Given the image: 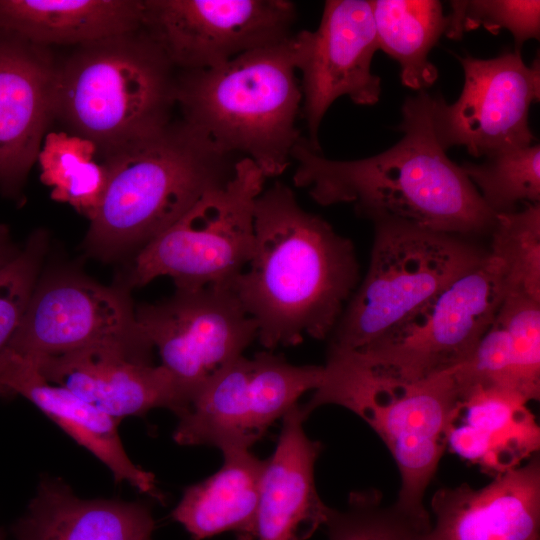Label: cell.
I'll list each match as a JSON object with an SVG mask.
<instances>
[{
    "label": "cell",
    "instance_id": "cell-15",
    "mask_svg": "<svg viewBox=\"0 0 540 540\" xmlns=\"http://www.w3.org/2000/svg\"><path fill=\"white\" fill-rule=\"evenodd\" d=\"M294 62L302 75V109L311 147L321 152L319 128L333 102L347 96L357 105H374L381 78L371 71L379 50L370 2L328 0L319 26L291 36Z\"/></svg>",
    "mask_w": 540,
    "mask_h": 540
},
{
    "label": "cell",
    "instance_id": "cell-9",
    "mask_svg": "<svg viewBox=\"0 0 540 540\" xmlns=\"http://www.w3.org/2000/svg\"><path fill=\"white\" fill-rule=\"evenodd\" d=\"M503 297L497 264L488 253L373 343L336 352L377 378L419 381L461 364L493 323Z\"/></svg>",
    "mask_w": 540,
    "mask_h": 540
},
{
    "label": "cell",
    "instance_id": "cell-3",
    "mask_svg": "<svg viewBox=\"0 0 540 540\" xmlns=\"http://www.w3.org/2000/svg\"><path fill=\"white\" fill-rule=\"evenodd\" d=\"M238 159L181 118L105 157L107 185L87 250L103 260L134 256L203 194L226 183Z\"/></svg>",
    "mask_w": 540,
    "mask_h": 540
},
{
    "label": "cell",
    "instance_id": "cell-27",
    "mask_svg": "<svg viewBox=\"0 0 540 540\" xmlns=\"http://www.w3.org/2000/svg\"><path fill=\"white\" fill-rule=\"evenodd\" d=\"M98 148L91 140L67 132L45 135L37 161L40 179L50 187L53 200L81 208L101 194L106 174L95 161Z\"/></svg>",
    "mask_w": 540,
    "mask_h": 540
},
{
    "label": "cell",
    "instance_id": "cell-32",
    "mask_svg": "<svg viewBox=\"0 0 540 540\" xmlns=\"http://www.w3.org/2000/svg\"><path fill=\"white\" fill-rule=\"evenodd\" d=\"M47 249L43 230L33 232L26 243L0 266V353L16 333L40 279Z\"/></svg>",
    "mask_w": 540,
    "mask_h": 540
},
{
    "label": "cell",
    "instance_id": "cell-33",
    "mask_svg": "<svg viewBox=\"0 0 540 540\" xmlns=\"http://www.w3.org/2000/svg\"><path fill=\"white\" fill-rule=\"evenodd\" d=\"M453 374L459 395L477 386L499 387L518 393L508 335L495 319L471 354L453 368Z\"/></svg>",
    "mask_w": 540,
    "mask_h": 540
},
{
    "label": "cell",
    "instance_id": "cell-1",
    "mask_svg": "<svg viewBox=\"0 0 540 540\" xmlns=\"http://www.w3.org/2000/svg\"><path fill=\"white\" fill-rule=\"evenodd\" d=\"M401 112L402 139L368 158L331 160L302 136L292 152L294 185L321 206L352 204L374 223L396 221L468 238L490 234L495 214L435 138L431 96L419 91Z\"/></svg>",
    "mask_w": 540,
    "mask_h": 540
},
{
    "label": "cell",
    "instance_id": "cell-28",
    "mask_svg": "<svg viewBox=\"0 0 540 540\" xmlns=\"http://www.w3.org/2000/svg\"><path fill=\"white\" fill-rule=\"evenodd\" d=\"M460 167L495 215L515 211L518 204L540 201L539 143L498 153L480 164L464 162Z\"/></svg>",
    "mask_w": 540,
    "mask_h": 540
},
{
    "label": "cell",
    "instance_id": "cell-2",
    "mask_svg": "<svg viewBox=\"0 0 540 540\" xmlns=\"http://www.w3.org/2000/svg\"><path fill=\"white\" fill-rule=\"evenodd\" d=\"M254 227L252 257L230 284L260 344L272 351L331 335L359 284L351 240L304 210L280 181L257 197Z\"/></svg>",
    "mask_w": 540,
    "mask_h": 540
},
{
    "label": "cell",
    "instance_id": "cell-21",
    "mask_svg": "<svg viewBox=\"0 0 540 540\" xmlns=\"http://www.w3.org/2000/svg\"><path fill=\"white\" fill-rule=\"evenodd\" d=\"M528 401L499 387H473L459 395L446 449L496 477L522 464L540 446Z\"/></svg>",
    "mask_w": 540,
    "mask_h": 540
},
{
    "label": "cell",
    "instance_id": "cell-22",
    "mask_svg": "<svg viewBox=\"0 0 540 540\" xmlns=\"http://www.w3.org/2000/svg\"><path fill=\"white\" fill-rule=\"evenodd\" d=\"M155 527L146 504L81 499L45 479L12 531L16 540H152Z\"/></svg>",
    "mask_w": 540,
    "mask_h": 540
},
{
    "label": "cell",
    "instance_id": "cell-4",
    "mask_svg": "<svg viewBox=\"0 0 540 540\" xmlns=\"http://www.w3.org/2000/svg\"><path fill=\"white\" fill-rule=\"evenodd\" d=\"M291 37L220 65L178 71L181 119L227 154L253 161L265 177L281 175L302 137V91Z\"/></svg>",
    "mask_w": 540,
    "mask_h": 540
},
{
    "label": "cell",
    "instance_id": "cell-11",
    "mask_svg": "<svg viewBox=\"0 0 540 540\" xmlns=\"http://www.w3.org/2000/svg\"><path fill=\"white\" fill-rule=\"evenodd\" d=\"M135 313L186 407L258 337L256 321L245 311L231 284L176 288L171 297L141 305Z\"/></svg>",
    "mask_w": 540,
    "mask_h": 540
},
{
    "label": "cell",
    "instance_id": "cell-24",
    "mask_svg": "<svg viewBox=\"0 0 540 540\" xmlns=\"http://www.w3.org/2000/svg\"><path fill=\"white\" fill-rule=\"evenodd\" d=\"M143 11V0H0V30L78 47L141 28Z\"/></svg>",
    "mask_w": 540,
    "mask_h": 540
},
{
    "label": "cell",
    "instance_id": "cell-13",
    "mask_svg": "<svg viewBox=\"0 0 540 540\" xmlns=\"http://www.w3.org/2000/svg\"><path fill=\"white\" fill-rule=\"evenodd\" d=\"M464 71L459 98L452 104L431 97V123L435 138L446 151L464 146L474 157L534 144L529 110L540 99V62L526 65L521 52L498 57H458Z\"/></svg>",
    "mask_w": 540,
    "mask_h": 540
},
{
    "label": "cell",
    "instance_id": "cell-8",
    "mask_svg": "<svg viewBox=\"0 0 540 540\" xmlns=\"http://www.w3.org/2000/svg\"><path fill=\"white\" fill-rule=\"evenodd\" d=\"M266 180L253 161L239 158L226 183L203 194L132 257L124 286L141 287L162 276L176 288L233 282L252 257L255 202Z\"/></svg>",
    "mask_w": 540,
    "mask_h": 540
},
{
    "label": "cell",
    "instance_id": "cell-35",
    "mask_svg": "<svg viewBox=\"0 0 540 540\" xmlns=\"http://www.w3.org/2000/svg\"><path fill=\"white\" fill-rule=\"evenodd\" d=\"M0 540H6V534L3 529L0 528Z\"/></svg>",
    "mask_w": 540,
    "mask_h": 540
},
{
    "label": "cell",
    "instance_id": "cell-23",
    "mask_svg": "<svg viewBox=\"0 0 540 540\" xmlns=\"http://www.w3.org/2000/svg\"><path fill=\"white\" fill-rule=\"evenodd\" d=\"M221 468L184 490L172 511L192 540L232 532L236 540H256L257 511L266 460L250 449H227Z\"/></svg>",
    "mask_w": 540,
    "mask_h": 540
},
{
    "label": "cell",
    "instance_id": "cell-12",
    "mask_svg": "<svg viewBox=\"0 0 540 540\" xmlns=\"http://www.w3.org/2000/svg\"><path fill=\"white\" fill-rule=\"evenodd\" d=\"M128 290L69 272L40 278L5 349L39 359L111 346L153 364V347L137 323Z\"/></svg>",
    "mask_w": 540,
    "mask_h": 540
},
{
    "label": "cell",
    "instance_id": "cell-29",
    "mask_svg": "<svg viewBox=\"0 0 540 540\" xmlns=\"http://www.w3.org/2000/svg\"><path fill=\"white\" fill-rule=\"evenodd\" d=\"M376 490L352 492L343 510L331 509L328 540H423L430 527L414 520L395 504L384 506Z\"/></svg>",
    "mask_w": 540,
    "mask_h": 540
},
{
    "label": "cell",
    "instance_id": "cell-7",
    "mask_svg": "<svg viewBox=\"0 0 540 540\" xmlns=\"http://www.w3.org/2000/svg\"><path fill=\"white\" fill-rule=\"evenodd\" d=\"M374 224L367 274L332 331L328 350L368 346L488 255L468 237L396 221Z\"/></svg>",
    "mask_w": 540,
    "mask_h": 540
},
{
    "label": "cell",
    "instance_id": "cell-34",
    "mask_svg": "<svg viewBox=\"0 0 540 540\" xmlns=\"http://www.w3.org/2000/svg\"><path fill=\"white\" fill-rule=\"evenodd\" d=\"M20 249L11 238L8 227L0 223V266L11 259Z\"/></svg>",
    "mask_w": 540,
    "mask_h": 540
},
{
    "label": "cell",
    "instance_id": "cell-5",
    "mask_svg": "<svg viewBox=\"0 0 540 540\" xmlns=\"http://www.w3.org/2000/svg\"><path fill=\"white\" fill-rule=\"evenodd\" d=\"M178 71L143 27L78 46L54 81V120L104 158L172 119Z\"/></svg>",
    "mask_w": 540,
    "mask_h": 540
},
{
    "label": "cell",
    "instance_id": "cell-20",
    "mask_svg": "<svg viewBox=\"0 0 540 540\" xmlns=\"http://www.w3.org/2000/svg\"><path fill=\"white\" fill-rule=\"evenodd\" d=\"M0 394L29 400L104 463L116 482H127L163 501L155 476L128 457L118 433V422L69 390L46 380L30 359L7 349L0 353Z\"/></svg>",
    "mask_w": 540,
    "mask_h": 540
},
{
    "label": "cell",
    "instance_id": "cell-10",
    "mask_svg": "<svg viewBox=\"0 0 540 540\" xmlns=\"http://www.w3.org/2000/svg\"><path fill=\"white\" fill-rule=\"evenodd\" d=\"M322 377L323 366L294 365L270 350L242 355L193 397L178 416L173 439L221 451L250 449Z\"/></svg>",
    "mask_w": 540,
    "mask_h": 540
},
{
    "label": "cell",
    "instance_id": "cell-26",
    "mask_svg": "<svg viewBox=\"0 0 540 540\" xmlns=\"http://www.w3.org/2000/svg\"><path fill=\"white\" fill-rule=\"evenodd\" d=\"M490 236L488 253L497 264L504 297L540 301V203L496 214Z\"/></svg>",
    "mask_w": 540,
    "mask_h": 540
},
{
    "label": "cell",
    "instance_id": "cell-25",
    "mask_svg": "<svg viewBox=\"0 0 540 540\" xmlns=\"http://www.w3.org/2000/svg\"><path fill=\"white\" fill-rule=\"evenodd\" d=\"M379 50L400 65L404 86L423 91L438 77L428 54L447 28V16L436 0H372Z\"/></svg>",
    "mask_w": 540,
    "mask_h": 540
},
{
    "label": "cell",
    "instance_id": "cell-14",
    "mask_svg": "<svg viewBox=\"0 0 540 540\" xmlns=\"http://www.w3.org/2000/svg\"><path fill=\"white\" fill-rule=\"evenodd\" d=\"M142 27L177 71L220 65L294 34L288 0H143Z\"/></svg>",
    "mask_w": 540,
    "mask_h": 540
},
{
    "label": "cell",
    "instance_id": "cell-19",
    "mask_svg": "<svg viewBox=\"0 0 540 540\" xmlns=\"http://www.w3.org/2000/svg\"><path fill=\"white\" fill-rule=\"evenodd\" d=\"M306 418L299 404L282 418L261 482L256 540H307L328 520L332 508L321 500L314 481L322 444L305 433Z\"/></svg>",
    "mask_w": 540,
    "mask_h": 540
},
{
    "label": "cell",
    "instance_id": "cell-30",
    "mask_svg": "<svg viewBox=\"0 0 540 540\" xmlns=\"http://www.w3.org/2000/svg\"><path fill=\"white\" fill-rule=\"evenodd\" d=\"M495 320L508 335L515 386L528 402L540 396V301L505 296Z\"/></svg>",
    "mask_w": 540,
    "mask_h": 540
},
{
    "label": "cell",
    "instance_id": "cell-31",
    "mask_svg": "<svg viewBox=\"0 0 540 540\" xmlns=\"http://www.w3.org/2000/svg\"><path fill=\"white\" fill-rule=\"evenodd\" d=\"M445 35L461 39L467 31L485 28L496 35L502 29L514 37L515 50L520 51L529 39H539L540 2L537 0H472L451 1Z\"/></svg>",
    "mask_w": 540,
    "mask_h": 540
},
{
    "label": "cell",
    "instance_id": "cell-17",
    "mask_svg": "<svg viewBox=\"0 0 540 540\" xmlns=\"http://www.w3.org/2000/svg\"><path fill=\"white\" fill-rule=\"evenodd\" d=\"M30 360L46 380L117 422L154 408L169 409L177 416L186 408L176 382L163 366L139 362L116 347L94 346Z\"/></svg>",
    "mask_w": 540,
    "mask_h": 540
},
{
    "label": "cell",
    "instance_id": "cell-18",
    "mask_svg": "<svg viewBox=\"0 0 540 540\" xmlns=\"http://www.w3.org/2000/svg\"><path fill=\"white\" fill-rule=\"evenodd\" d=\"M435 522L423 540H540V461L502 473L486 486L437 490Z\"/></svg>",
    "mask_w": 540,
    "mask_h": 540
},
{
    "label": "cell",
    "instance_id": "cell-16",
    "mask_svg": "<svg viewBox=\"0 0 540 540\" xmlns=\"http://www.w3.org/2000/svg\"><path fill=\"white\" fill-rule=\"evenodd\" d=\"M54 60L45 46L0 30V192L20 200L54 120Z\"/></svg>",
    "mask_w": 540,
    "mask_h": 540
},
{
    "label": "cell",
    "instance_id": "cell-6",
    "mask_svg": "<svg viewBox=\"0 0 540 540\" xmlns=\"http://www.w3.org/2000/svg\"><path fill=\"white\" fill-rule=\"evenodd\" d=\"M459 399L453 368L415 382L377 378L346 355L328 351L323 377L302 405L306 417L335 404L362 418L393 456L401 484L395 505L430 527L423 499L446 450V434Z\"/></svg>",
    "mask_w": 540,
    "mask_h": 540
}]
</instances>
